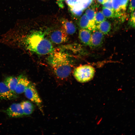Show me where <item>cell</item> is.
Returning <instances> with one entry per match:
<instances>
[{"instance_id":"1","label":"cell","mask_w":135,"mask_h":135,"mask_svg":"<svg viewBox=\"0 0 135 135\" xmlns=\"http://www.w3.org/2000/svg\"><path fill=\"white\" fill-rule=\"evenodd\" d=\"M48 60L58 78L63 79L69 76L71 72L72 64L66 53L62 50L54 49L50 54Z\"/></svg>"},{"instance_id":"2","label":"cell","mask_w":135,"mask_h":135,"mask_svg":"<svg viewBox=\"0 0 135 135\" xmlns=\"http://www.w3.org/2000/svg\"><path fill=\"white\" fill-rule=\"evenodd\" d=\"M24 43L27 50L39 55L50 54L54 50L51 42L40 31L32 32L25 38Z\"/></svg>"},{"instance_id":"3","label":"cell","mask_w":135,"mask_h":135,"mask_svg":"<svg viewBox=\"0 0 135 135\" xmlns=\"http://www.w3.org/2000/svg\"><path fill=\"white\" fill-rule=\"evenodd\" d=\"M95 72V69L92 66L89 65H84L75 68L73 75L78 82L84 83L91 80L94 76Z\"/></svg>"},{"instance_id":"4","label":"cell","mask_w":135,"mask_h":135,"mask_svg":"<svg viewBox=\"0 0 135 135\" xmlns=\"http://www.w3.org/2000/svg\"><path fill=\"white\" fill-rule=\"evenodd\" d=\"M24 92L26 97L30 101L35 103L41 111L42 112V101L34 85L30 82L26 88Z\"/></svg>"},{"instance_id":"5","label":"cell","mask_w":135,"mask_h":135,"mask_svg":"<svg viewBox=\"0 0 135 135\" xmlns=\"http://www.w3.org/2000/svg\"><path fill=\"white\" fill-rule=\"evenodd\" d=\"M92 32V33L88 46L92 48H98L103 43L104 34L97 29Z\"/></svg>"},{"instance_id":"6","label":"cell","mask_w":135,"mask_h":135,"mask_svg":"<svg viewBox=\"0 0 135 135\" xmlns=\"http://www.w3.org/2000/svg\"><path fill=\"white\" fill-rule=\"evenodd\" d=\"M112 4L115 17H122L126 9L129 0H112Z\"/></svg>"},{"instance_id":"7","label":"cell","mask_w":135,"mask_h":135,"mask_svg":"<svg viewBox=\"0 0 135 135\" xmlns=\"http://www.w3.org/2000/svg\"><path fill=\"white\" fill-rule=\"evenodd\" d=\"M50 37L51 41L57 44L65 42L68 39L67 34L62 27L52 32Z\"/></svg>"},{"instance_id":"8","label":"cell","mask_w":135,"mask_h":135,"mask_svg":"<svg viewBox=\"0 0 135 135\" xmlns=\"http://www.w3.org/2000/svg\"><path fill=\"white\" fill-rule=\"evenodd\" d=\"M17 94L10 90L4 82H0V99L6 100H14L17 98Z\"/></svg>"},{"instance_id":"9","label":"cell","mask_w":135,"mask_h":135,"mask_svg":"<svg viewBox=\"0 0 135 135\" xmlns=\"http://www.w3.org/2000/svg\"><path fill=\"white\" fill-rule=\"evenodd\" d=\"M4 112L10 117L20 118L24 115L20 103L12 104Z\"/></svg>"},{"instance_id":"10","label":"cell","mask_w":135,"mask_h":135,"mask_svg":"<svg viewBox=\"0 0 135 135\" xmlns=\"http://www.w3.org/2000/svg\"><path fill=\"white\" fill-rule=\"evenodd\" d=\"M18 78V82L15 92L17 94H19L24 92L30 82L27 78L24 75H20Z\"/></svg>"},{"instance_id":"11","label":"cell","mask_w":135,"mask_h":135,"mask_svg":"<svg viewBox=\"0 0 135 135\" xmlns=\"http://www.w3.org/2000/svg\"><path fill=\"white\" fill-rule=\"evenodd\" d=\"M79 24L81 28L87 29L92 32L97 29L95 23L91 21L85 14L80 18Z\"/></svg>"},{"instance_id":"12","label":"cell","mask_w":135,"mask_h":135,"mask_svg":"<svg viewBox=\"0 0 135 135\" xmlns=\"http://www.w3.org/2000/svg\"><path fill=\"white\" fill-rule=\"evenodd\" d=\"M92 32L86 29L82 28L79 32V38L80 42L85 46H88Z\"/></svg>"},{"instance_id":"13","label":"cell","mask_w":135,"mask_h":135,"mask_svg":"<svg viewBox=\"0 0 135 135\" xmlns=\"http://www.w3.org/2000/svg\"><path fill=\"white\" fill-rule=\"evenodd\" d=\"M62 27L67 34L72 35L76 31V28L74 23L71 21L63 18L62 20Z\"/></svg>"},{"instance_id":"14","label":"cell","mask_w":135,"mask_h":135,"mask_svg":"<svg viewBox=\"0 0 135 135\" xmlns=\"http://www.w3.org/2000/svg\"><path fill=\"white\" fill-rule=\"evenodd\" d=\"M18 81V77L10 76L6 77L4 82L10 90L15 92Z\"/></svg>"},{"instance_id":"15","label":"cell","mask_w":135,"mask_h":135,"mask_svg":"<svg viewBox=\"0 0 135 135\" xmlns=\"http://www.w3.org/2000/svg\"><path fill=\"white\" fill-rule=\"evenodd\" d=\"M20 104L24 115H29L32 114L34 108L32 103L28 101H24Z\"/></svg>"},{"instance_id":"16","label":"cell","mask_w":135,"mask_h":135,"mask_svg":"<svg viewBox=\"0 0 135 135\" xmlns=\"http://www.w3.org/2000/svg\"><path fill=\"white\" fill-rule=\"evenodd\" d=\"M97 29L104 34H107L111 29V24L110 22L104 20L96 25Z\"/></svg>"},{"instance_id":"17","label":"cell","mask_w":135,"mask_h":135,"mask_svg":"<svg viewBox=\"0 0 135 135\" xmlns=\"http://www.w3.org/2000/svg\"><path fill=\"white\" fill-rule=\"evenodd\" d=\"M102 12L106 18L115 17V14L114 11L104 7L102 8Z\"/></svg>"},{"instance_id":"18","label":"cell","mask_w":135,"mask_h":135,"mask_svg":"<svg viewBox=\"0 0 135 135\" xmlns=\"http://www.w3.org/2000/svg\"><path fill=\"white\" fill-rule=\"evenodd\" d=\"M96 14L94 9L92 8L88 9L85 12V14L89 19L91 21L95 22L94 18Z\"/></svg>"},{"instance_id":"19","label":"cell","mask_w":135,"mask_h":135,"mask_svg":"<svg viewBox=\"0 0 135 135\" xmlns=\"http://www.w3.org/2000/svg\"><path fill=\"white\" fill-rule=\"evenodd\" d=\"M106 20L105 16L102 12L100 11L96 13L94 18L96 24H98Z\"/></svg>"},{"instance_id":"20","label":"cell","mask_w":135,"mask_h":135,"mask_svg":"<svg viewBox=\"0 0 135 135\" xmlns=\"http://www.w3.org/2000/svg\"><path fill=\"white\" fill-rule=\"evenodd\" d=\"M128 24L130 27L135 28V10L130 14Z\"/></svg>"},{"instance_id":"21","label":"cell","mask_w":135,"mask_h":135,"mask_svg":"<svg viewBox=\"0 0 135 135\" xmlns=\"http://www.w3.org/2000/svg\"><path fill=\"white\" fill-rule=\"evenodd\" d=\"M92 0H78V2L81 4L84 10L88 8L92 4Z\"/></svg>"},{"instance_id":"22","label":"cell","mask_w":135,"mask_h":135,"mask_svg":"<svg viewBox=\"0 0 135 135\" xmlns=\"http://www.w3.org/2000/svg\"><path fill=\"white\" fill-rule=\"evenodd\" d=\"M135 10V0H129L128 8V13L130 14Z\"/></svg>"},{"instance_id":"23","label":"cell","mask_w":135,"mask_h":135,"mask_svg":"<svg viewBox=\"0 0 135 135\" xmlns=\"http://www.w3.org/2000/svg\"><path fill=\"white\" fill-rule=\"evenodd\" d=\"M70 11L72 14L76 17H80L82 14L83 10H76L72 8H70Z\"/></svg>"},{"instance_id":"24","label":"cell","mask_w":135,"mask_h":135,"mask_svg":"<svg viewBox=\"0 0 135 135\" xmlns=\"http://www.w3.org/2000/svg\"><path fill=\"white\" fill-rule=\"evenodd\" d=\"M104 7L107 8L114 11L111 1H106L104 2L103 4Z\"/></svg>"},{"instance_id":"25","label":"cell","mask_w":135,"mask_h":135,"mask_svg":"<svg viewBox=\"0 0 135 135\" xmlns=\"http://www.w3.org/2000/svg\"><path fill=\"white\" fill-rule=\"evenodd\" d=\"M66 3L69 8L74 6L78 2V0H66Z\"/></svg>"},{"instance_id":"26","label":"cell","mask_w":135,"mask_h":135,"mask_svg":"<svg viewBox=\"0 0 135 135\" xmlns=\"http://www.w3.org/2000/svg\"><path fill=\"white\" fill-rule=\"evenodd\" d=\"M66 0H57L56 3L60 8H62L64 7L63 2Z\"/></svg>"},{"instance_id":"27","label":"cell","mask_w":135,"mask_h":135,"mask_svg":"<svg viewBox=\"0 0 135 135\" xmlns=\"http://www.w3.org/2000/svg\"><path fill=\"white\" fill-rule=\"evenodd\" d=\"M98 2L100 4H103L105 2V0H97Z\"/></svg>"},{"instance_id":"28","label":"cell","mask_w":135,"mask_h":135,"mask_svg":"<svg viewBox=\"0 0 135 135\" xmlns=\"http://www.w3.org/2000/svg\"><path fill=\"white\" fill-rule=\"evenodd\" d=\"M112 0H105V2L106 1H111Z\"/></svg>"}]
</instances>
